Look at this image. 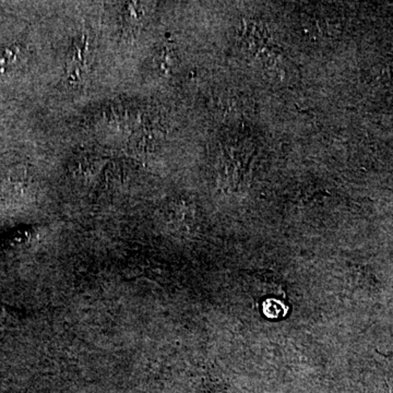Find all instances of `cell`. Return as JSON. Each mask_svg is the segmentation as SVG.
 <instances>
[{"instance_id":"cell-1","label":"cell","mask_w":393,"mask_h":393,"mask_svg":"<svg viewBox=\"0 0 393 393\" xmlns=\"http://www.w3.org/2000/svg\"><path fill=\"white\" fill-rule=\"evenodd\" d=\"M246 289L265 318L280 320L290 312L287 289L279 275L272 271L247 272Z\"/></svg>"},{"instance_id":"cell-2","label":"cell","mask_w":393,"mask_h":393,"mask_svg":"<svg viewBox=\"0 0 393 393\" xmlns=\"http://www.w3.org/2000/svg\"><path fill=\"white\" fill-rule=\"evenodd\" d=\"M240 34L246 51L261 63H272L279 58L280 51L263 24L254 20H244Z\"/></svg>"},{"instance_id":"cell-3","label":"cell","mask_w":393,"mask_h":393,"mask_svg":"<svg viewBox=\"0 0 393 393\" xmlns=\"http://www.w3.org/2000/svg\"><path fill=\"white\" fill-rule=\"evenodd\" d=\"M86 55H88V40L83 38L81 43L73 47L71 61L68 63V80L71 83H77L83 77L86 71Z\"/></svg>"},{"instance_id":"cell-4","label":"cell","mask_w":393,"mask_h":393,"mask_svg":"<svg viewBox=\"0 0 393 393\" xmlns=\"http://www.w3.org/2000/svg\"><path fill=\"white\" fill-rule=\"evenodd\" d=\"M22 59H24V53L21 47L18 45L0 49V77L14 71L19 67Z\"/></svg>"}]
</instances>
